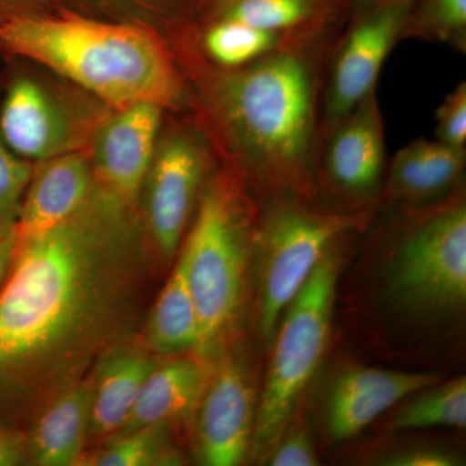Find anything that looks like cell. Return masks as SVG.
Instances as JSON below:
<instances>
[{
  "instance_id": "4",
  "label": "cell",
  "mask_w": 466,
  "mask_h": 466,
  "mask_svg": "<svg viewBox=\"0 0 466 466\" xmlns=\"http://www.w3.org/2000/svg\"><path fill=\"white\" fill-rule=\"evenodd\" d=\"M256 228L238 180L220 177L205 187L180 254L200 325L196 352L204 360L216 354L238 318Z\"/></svg>"
},
{
  "instance_id": "21",
  "label": "cell",
  "mask_w": 466,
  "mask_h": 466,
  "mask_svg": "<svg viewBox=\"0 0 466 466\" xmlns=\"http://www.w3.org/2000/svg\"><path fill=\"white\" fill-rule=\"evenodd\" d=\"M285 34L267 32L238 21L220 18L205 33L204 48L218 66L238 69L274 51L283 42Z\"/></svg>"
},
{
  "instance_id": "2",
  "label": "cell",
  "mask_w": 466,
  "mask_h": 466,
  "mask_svg": "<svg viewBox=\"0 0 466 466\" xmlns=\"http://www.w3.org/2000/svg\"><path fill=\"white\" fill-rule=\"evenodd\" d=\"M323 26L285 34L266 56L220 67L204 100L220 142L240 170L275 189L308 188L321 144V66L332 47Z\"/></svg>"
},
{
  "instance_id": "10",
  "label": "cell",
  "mask_w": 466,
  "mask_h": 466,
  "mask_svg": "<svg viewBox=\"0 0 466 466\" xmlns=\"http://www.w3.org/2000/svg\"><path fill=\"white\" fill-rule=\"evenodd\" d=\"M249 373L240 361H223L211 373L196 408V446L202 464L235 466L253 441L257 410Z\"/></svg>"
},
{
  "instance_id": "8",
  "label": "cell",
  "mask_w": 466,
  "mask_h": 466,
  "mask_svg": "<svg viewBox=\"0 0 466 466\" xmlns=\"http://www.w3.org/2000/svg\"><path fill=\"white\" fill-rule=\"evenodd\" d=\"M360 8L333 46L321 92V139L370 92L386 58L401 41L410 5H359Z\"/></svg>"
},
{
  "instance_id": "13",
  "label": "cell",
  "mask_w": 466,
  "mask_h": 466,
  "mask_svg": "<svg viewBox=\"0 0 466 466\" xmlns=\"http://www.w3.org/2000/svg\"><path fill=\"white\" fill-rule=\"evenodd\" d=\"M440 382L434 373L357 368L336 380L328 400V431L334 441L360 433L404 398Z\"/></svg>"
},
{
  "instance_id": "24",
  "label": "cell",
  "mask_w": 466,
  "mask_h": 466,
  "mask_svg": "<svg viewBox=\"0 0 466 466\" xmlns=\"http://www.w3.org/2000/svg\"><path fill=\"white\" fill-rule=\"evenodd\" d=\"M415 38L466 51V0H415L408 12L401 41Z\"/></svg>"
},
{
  "instance_id": "32",
  "label": "cell",
  "mask_w": 466,
  "mask_h": 466,
  "mask_svg": "<svg viewBox=\"0 0 466 466\" xmlns=\"http://www.w3.org/2000/svg\"><path fill=\"white\" fill-rule=\"evenodd\" d=\"M415 0H357L359 5H410Z\"/></svg>"
},
{
  "instance_id": "15",
  "label": "cell",
  "mask_w": 466,
  "mask_h": 466,
  "mask_svg": "<svg viewBox=\"0 0 466 466\" xmlns=\"http://www.w3.org/2000/svg\"><path fill=\"white\" fill-rule=\"evenodd\" d=\"M0 137L15 155L46 159L70 152V128L41 86L21 78L9 87L0 110Z\"/></svg>"
},
{
  "instance_id": "25",
  "label": "cell",
  "mask_w": 466,
  "mask_h": 466,
  "mask_svg": "<svg viewBox=\"0 0 466 466\" xmlns=\"http://www.w3.org/2000/svg\"><path fill=\"white\" fill-rule=\"evenodd\" d=\"M321 3L323 0H233L227 3L220 18L285 34L320 23Z\"/></svg>"
},
{
  "instance_id": "27",
  "label": "cell",
  "mask_w": 466,
  "mask_h": 466,
  "mask_svg": "<svg viewBox=\"0 0 466 466\" xmlns=\"http://www.w3.org/2000/svg\"><path fill=\"white\" fill-rule=\"evenodd\" d=\"M435 140L465 148L466 144V84L460 82L441 101L435 115Z\"/></svg>"
},
{
  "instance_id": "20",
  "label": "cell",
  "mask_w": 466,
  "mask_h": 466,
  "mask_svg": "<svg viewBox=\"0 0 466 466\" xmlns=\"http://www.w3.org/2000/svg\"><path fill=\"white\" fill-rule=\"evenodd\" d=\"M143 337L147 350L156 357H180L198 351L200 325L182 256L149 311Z\"/></svg>"
},
{
  "instance_id": "17",
  "label": "cell",
  "mask_w": 466,
  "mask_h": 466,
  "mask_svg": "<svg viewBox=\"0 0 466 466\" xmlns=\"http://www.w3.org/2000/svg\"><path fill=\"white\" fill-rule=\"evenodd\" d=\"M210 375L201 358L159 361L144 381L130 415L116 433L142 426L173 425L187 419L195 413Z\"/></svg>"
},
{
  "instance_id": "16",
  "label": "cell",
  "mask_w": 466,
  "mask_h": 466,
  "mask_svg": "<svg viewBox=\"0 0 466 466\" xmlns=\"http://www.w3.org/2000/svg\"><path fill=\"white\" fill-rule=\"evenodd\" d=\"M150 352L122 342L106 350L91 380L90 435L115 434L130 415L147 377L157 367Z\"/></svg>"
},
{
  "instance_id": "7",
  "label": "cell",
  "mask_w": 466,
  "mask_h": 466,
  "mask_svg": "<svg viewBox=\"0 0 466 466\" xmlns=\"http://www.w3.org/2000/svg\"><path fill=\"white\" fill-rule=\"evenodd\" d=\"M390 287L401 305L444 312L466 299V205L461 193L408 227L392 260Z\"/></svg>"
},
{
  "instance_id": "19",
  "label": "cell",
  "mask_w": 466,
  "mask_h": 466,
  "mask_svg": "<svg viewBox=\"0 0 466 466\" xmlns=\"http://www.w3.org/2000/svg\"><path fill=\"white\" fill-rule=\"evenodd\" d=\"M91 401V380L73 383L55 395L34 431L32 451L36 464H79L90 434Z\"/></svg>"
},
{
  "instance_id": "6",
  "label": "cell",
  "mask_w": 466,
  "mask_h": 466,
  "mask_svg": "<svg viewBox=\"0 0 466 466\" xmlns=\"http://www.w3.org/2000/svg\"><path fill=\"white\" fill-rule=\"evenodd\" d=\"M368 222L363 213H324L281 198L257 225L259 254V328L275 336L279 321L334 242Z\"/></svg>"
},
{
  "instance_id": "9",
  "label": "cell",
  "mask_w": 466,
  "mask_h": 466,
  "mask_svg": "<svg viewBox=\"0 0 466 466\" xmlns=\"http://www.w3.org/2000/svg\"><path fill=\"white\" fill-rule=\"evenodd\" d=\"M208 165L207 147L186 131L171 134L156 150L144 180L146 216L150 238L162 258H173L179 249Z\"/></svg>"
},
{
  "instance_id": "22",
  "label": "cell",
  "mask_w": 466,
  "mask_h": 466,
  "mask_svg": "<svg viewBox=\"0 0 466 466\" xmlns=\"http://www.w3.org/2000/svg\"><path fill=\"white\" fill-rule=\"evenodd\" d=\"M171 425L142 426L113 434L106 449L88 464L97 466H162L182 464V458L170 440Z\"/></svg>"
},
{
  "instance_id": "30",
  "label": "cell",
  "mask_w": 466,
  "mask_h": 466,
  "mask_svg": "<svg viewBox=\"0 0 466 466\" xmlns=\"http://www.w3.org/2000/svg\"><path fill=\"white\" fill-rule=\"evenodd\" d=\"M17 244V231L0 238V283L11 269L15 256H16Z\"/></svg>"
},
{
  "instance_id": "29",
  "label": "cell",
  "mask_w": 466,
  "mask_h": 466,
  "mask_svg": "<svg viewBox=\"0 0 466 466\" xmlns=\"http://www.w3.org/2000/svg\"><path fill=\"white\" fill-rule=\"evenodd\" d=\"M459 460L449 452L435 449H417L398 452L383 459L388 466H455Z\"/></svg>"
},
{
  "instance_id": "26",
  "label": "cell",
  "mask_w": 466,
  "mask_h": 466,
  "mask_svg": "<svg viewBox=\"0 0 466 466\" xmlns=\"http://www.w3.org/2000/svg\"><path fill=\"white\" fill-rule=\"evenodd\" d=\"M33 167L18 157L0 137V238L16 232Z\"/></svg>"
},
{
  "instance_id": "31",
  "label": "cell",
  "mask_w": 466,
  "mask_h": 466,
  "mask_svg": "<svg viewBox=\"0 0 466 466\" xmlns=\"http://www.w3.org/2000/svg\"><path fill=\"white\" fill-rule=\"evenodd\" d=\"M21 461L23 455L17 441L0 431V466L18 465Z\"/></svg>"
},
{
  "instance_id": "14",
  "label": "cell",
  "mask_w": 466,
  "mask_h": 466,
  "mask_svg": "<svg viewBox=\"0 0 466 466\" xmlns=\"http://www.w3.org/2000/svg\"><path fill=\"white\" fill-rule=\"evenodd\" d=\"M95 188L91 161L82 153L70 152L43 161L27 186L18 238L48 231L70 219L85 207Z\"/></svg>"
},
{
  "instance_id": "33",
  "label": "cell",
  "mask_w": 466,
  "mask_h": 466,
  "mask_svg": "<svg viewBox=\"0 0 466 466\" xmlns=\"http://www.w3.org/2000/svg\"><path fill=\"white\" fill-rule=\"evenodd\" d=\"M223 2H225L227 5V3L233 2V0H223Z\"/></svg>"
},
{
  "instance_id": "18",
  "label": "cell",
  "mask_w": 466,
  "mask_h": 466,
  "mask_svg": "<svg viewBox=\"0 0 466 466\" xmlns=\"http://www.w3.org/2000/svg\"><path fill=\"white\" fill-rule=\"evenodd\" d=\"M465 165V148L420 137L395 153L386 168V193L404 202L437 198L461 180Z\"/></svg>"
},
{
  "instance_id": "1",
  "label": "cell",
  "mask_w": 466,
  "mask_h": 466,
  "mask_svg": "<svg viewBox=\"0 0 466 466\" xmlns=\"http://www.w3.org/2000/svg\"><path fill=\"white\" fill-rule=\"evenodd\" d=\"M97 189L60 226L18 238L0 291V381L56 395L137 327L148 258L131 204Z\"/></svg>"
},
{
  "instance_id": "23",
  "label": "cell",
  "mask_w": 466,
  "mask_h": 466,
  "mask_svg": "<svg viewBox=\"0 0 466 466\" xmlns=\"http://www.w3.org/2000/svg\"><path fill=\"white\" fill-rule=\"evenodd\" d=\"M431 386L424 394L410 401L391 422L392 431L447 426L464 429L466 426V380L459 377L443 383Z\"/></svg>"
},
{
  "instance_id": "12",
  "label": "cell",
  "mask_w": 466,
  "mask_h": 466,
  "mask_svg": "<svg viewBox=\"0 0 466 466\" xmlns=\"http://www.w3.org/2000/svg\"><path fill=\"white\" fill-rule=\"evenodd\" d=\"M162 110L153 103L116 110L95 142L91 167L97 187L133 204L157 150Z\"/></svg>"
},
{
  "instance_id": "3",
  "label": "cell",
  "mask_w": 466,
  "mask_h": 466,
  "mask_svg": "<svg viewBox=\"0 0 466 466\" xmlns=\"http://www.w3.org/2000/svg\"><path fill=\"white\" fill-rule=\"evenodd\" d=\"M0 46L75 82L116 110L137 103L177 108L183 100L182 76L170 51L142 27L76 15H15L0 21Z\"/></svg>"
},
{
  "instance_id": "11",
  "label": "cell",
  "mask_w": 466,
  "mask_h": 466,
  "mask_svg": "<svg viewBox=\"0 0 466 466\" xmlns=\"http://www.w3.org/2000/svg\"><path fill=\"white\" fill-rule=\"evenodd\" d=\"M321 165L333 188L364 200L380 191L386 174L385 124L377 90L321 139Z\"/></svg>"
},
{
  "instance_id": "5",
  "label": "cell",
  "mask_w": 466,
  "mask_h": 466,
  "mask_svg": "<svg viewBox=\"0 0 466 466\" xmlns=\"http://www.w3.org/2000/svg\"><path fill=\"white\" fill-rule=\"evenodd\" d=\"M339 263L330 248L285 309L275 332L251 449L265 459L289 425L300 394L318 370L329 339Z\"/></svg>"
},
{
  "instance_id": "28",
  "label": "cell",
  "mask_w": 466,
  "mask_h": 466,
  "mask_svg": "<svg viewBox=\"0 0 466 466\" xmlns=\"http://www.w3.org/2000/svg\"><path fill=\"white\" fill-rule=\"evenodd\" d=\"M267 465L315 466L318 465L314 444L306 431H293L283 434L266 456Z\"/></svg>"
}]
</instances>
